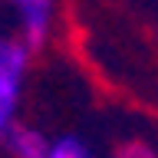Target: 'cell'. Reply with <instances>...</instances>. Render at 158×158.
Segmentation results:
<instances>
[{"label": "cell", "mask_w": 158, "mask_h": 158, "mask_svg": "<svg viewBox=\"0 0 158 158\" xmlns=\"http://www.w3.org/2000/svg\"><path fill=\"white\" fill-rule=\"evenodd\" d=\"M3 3L13 17V27H17V36L23 40V46L30 53H40L53 36L59 0H3Z\"/></svg>", "instance_id": "obj_2"}, {"label": "cell", "mask_w": 158, "mask_h": 158, "mask_svg": "<svg viewBox=\"0 0 158 158\" xmlns=\"http://www.w3.org/2000/svg\"><path fill=\"white\" fill-rule=\"evenodd\" d=\"M46 158H92V152H89V145L79 135H59L49 142Z\"/></svg>", "instance_id": "obj_4"}, {"label": "cell", "mask_w": 158, "mask_h": 158, "mask_svg": "<svg viewBox=\"0 0 158 158\" xmlns=\"http://www.w3.org/2000/svg\"><path fill=\"white\" fill-rule=\"evenodd\" d=\"M0 142L7 148V155H13V158H46L49 155V138L33 125H20L17 122Z\"/></svg>", "instance_id": "obj_3"}, {"label": "cell", "mask_w": 158, "mask_h": 158, "mask_svg": "<svg viewBox=\"0 0 158 158\" xmlns=\"http://www.w3.org/2000/svg\"><path fill=\"white\" fill-rule=\"evenodd\" d=\"M30 53L23 46V40L13 33H0V138L17 125L20 99H23V86H27L30 73Z\"/></svg>", "instance_id": "obj_1"}, {"label": "cell", "mask_w": 158, "mask_h": 158, "mask_svg": "<svg viewBox=\"0 0 158 158\" xmlns=\"http://www.w3.org/2000/svg\"><path fill=\"white\" fill-rule=\"evenodd\" d=\"M115 158H158V155H155V148L145 145V142H125L115 152Z\"/></svg>", "instance_id": "obj_5"}]
</instances>
